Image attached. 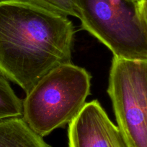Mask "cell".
I'll return each instance as SVG.
<instances>
[{
	"instance_id": "obj_1",
	"label": "cell",
	"mask_w": 147,
	"mask_h": 147,
	"mask_svg": "<svg viewBox=\"0 0 147 147\" xmlns=\"http://www.w3.org/2000/svg\"><path fill=\"white\" fill-rule=\"evenodd\" d=\"M74 27L66 16L30 0H0V73L26 93L71 61Z\"/></svg>"
},
{
	"instance_id": "obj_2",
	"label": "cell",
	"mask_w": 147,
	"mask_h": 147,
	"mask_svg": "<svg viewBox=\"0 0 147 147\" xmlns=\"http://www.w3.org/2000/svg\"><path fill=\"white\" fill-rule=\"evenodd\" d=\"M91 76L85 69L64 63L52 69L26 93L22 119L42 137L69 123L90 93Z\"/></svg>"
},
{
	"instance_id": "obj_3",
	"label": "cell",
	"mask_w": 147,
	"mask_h": 147,
	"mask_svg": "<svg viewBox=\"0 0 147 147\" xmlns=\"http://www.w3.org/2000/svg\"><path fill=\"white\" fill-rule=\"evenodd\" d=\"M82 29L105 45L114 57L147 60V24L139 1L75 0Z\"/></svg>"
},
{
	"instance_id": "obj_4",
	"label": "cell",
	"mask_w": 147,
	"mask_h": 147,
	"mask_svg": "<svg viewBox=\"0 0 147 147\" xmlns=\"http://www.w3.org/2000/svg\"><path fill=\"white\" fill-rule=\"evenodd\" d=\"M108 93L128 147H147V60L113 56Z\"/></svg>"
},
{
	"instance_id": "obj_5",
	"label": "cell",
	"mask_w": 147,
	"mask_h": 147,
	"mask_svg": "<svg viewBox=\"0 0 147 147\" xmlns=\"http://www.w3.org/2000/svg\"><path fill=\"white\" fill-rule=\"evenodd\" d=\"M69 147H128L97 100L85 103L69 123Z\"/></svg>"
},
{
	"instance_id": "obj_6",
	"label": "cell",
	"mask_w": 147,
	"mask_h": 147,
	"mask_svg": "<svg viewBox=\"0 0 147 147\" xmlns=\"http://www.w3.org/2000/svg\"><path fill=\"white\" fill-rule=\"evenodd\" d=\"M0 147H50L22 118L0 120Z\"/></svg>"
},
{
	"instance_id": "obj_7",
	"label": "cell",
	"mask_w": 147,
	"mask_h": 147,
	"mask_svg": "<svg viewBox=\"0 0 147 147\" xmlns=\"http://www.w3.org/2000/svg\"><path fill=\"white\" fill-rule=\"evenodd\" d=\"M22 100L15 94L7 78L0 73V120L22 116Z\"/></svg>"
},
{
	"instance_id": "obj_8",
	"label": "cell",
	"mask_w": 147,
	"mask_h": 147,
	"mask_svg": "<svg viewBox=\"0 0 147 147\" xmlns=\"http://www.w3.org/2000/svg\"><path fill=\"white\" fill-rule=\"evenodd\" d=\"M42 7L64 16L79 19V11L75 0H30Z\"/></svg>"
},
{
	"instance_id": "obj_9",
	"label": "cell",
	"mask_w": 147,
	"mask_h": 147,
	"mask_svg": "<svg viewBox=\"0 0 147 147\" xmlns=\"http://www.w3.org/2000/svg\"><path fill=\"white\" fill-rule=\"evenodd\" d=\"M139 7L141 14L147 24V0H140Z\"/></svg>"
},
{
	"instance_id": "obj_10",
	"label": "cell",
	"mask_w": 147,
	"mask_h": 147,
	"mask_svg": "<svg viewBox=\"0 0 147 147\" xmlns=\"http://www.w3.org/2000/svg\"><path fill=\"white\" fill-rule=\"evenodd\" d=\"M132 1H140V0H132Z\"/></svg>"
}]
</instances>
